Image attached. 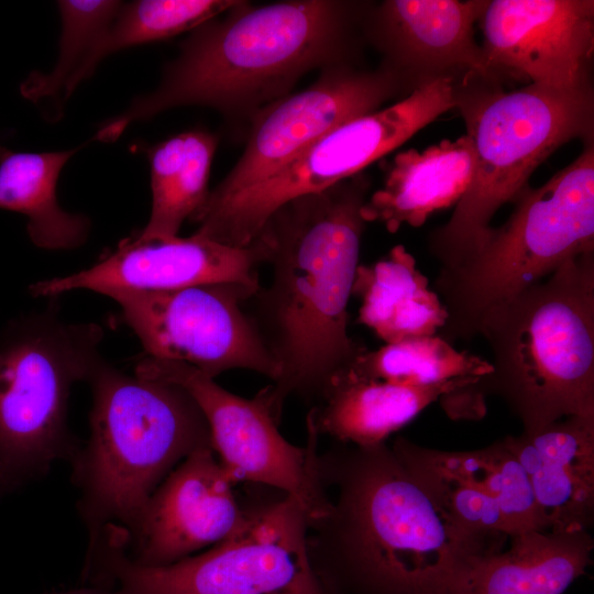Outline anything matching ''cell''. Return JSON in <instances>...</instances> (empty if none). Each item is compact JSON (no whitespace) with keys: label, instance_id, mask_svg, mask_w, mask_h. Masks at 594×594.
Masks as SVG:
<instances>
[{"label":"cell","instance_id":"cell-26","mask_svg":"<svg viewBox=\"0 0 594 594\" xmlns=\"http://www.w3.org/2000/svg\"><path fill=\"white\" fill-rule=\"evenodd\" d=\"M349 370L363 377L415 386L460 385L475 411H486L474 386L492 372L490 360L458 351L440 336L409 338L366 350Z\"/></svg>","mask_w":594,"mask_h":594},{"label":"cell","instance_id":"cell-17","mask_svg":"<svg viewBox=\"0 0 594 594\" xmlns=\"http://www.w3.org/2000/svg\"><path fill=\"white\" fill-rule=\"evenodd\" d=\"M265 260V249L257 239L235 248L196 233L187 238H142L136 233L91 267L38 280L30 292L37 297L76 289L103 295L113 289L166 290L227 282L258 287V270Z\"/></svg>","mask_w":594,"mask_h":594},{"label":"cell","instance_id":"cell-25","mask_svg":"<svg viewBox=\"0 0 594 594\" xmlns=\"http://www.w3.org/2000/svg\"><path fill=\"white\" fill-rule=\"evenodd\" d=\"M219 136L205 129L180 132L143 151L150 162L152 207L142 238H172L204 205Z\"/></svg>","mask_w":594,"mask_h":594},{"label":"cell","instance_id":"cell-19","mask_svg":"<svg viewBox=\"0 0 594 594\" xmlns=\"http://www.w3.org/2000/svg\"><path fill=\"white\" fill-rule=\"evenodd\" d=\"M435 402L458 420L466 410L468 393L460 385L415 386L367 378L348 370L311 407L306 425L336 442L374 446L386 442Z\"/></svg>","mask_w":594,"mask_h":594},{"label":"cell","instance_id":"cell-11","mask_svg":"<svg viewBox=\"0 0 594 594\" xmlns=\"http://www.w3.org/2000/svg\"><path fill=\"white\" fill-rule=\"evenodd\" d=\"M258 287L227 282L103 295L120 306L147 356L184 362L212 378L243 369L274 382L279 365L244 309Z\"/></svg>","mask_w":594,"mask_h":594},{"label":"cell","instance_id":"cell-21","mask_svg":"<svg viewBox=\"0 0 594 594\" xmlns=\"http://www.w3.org/2000/svg\"><path fill=\"white\" fill-rule=\"evenodd\" d=\"M510 547L479 558L462 594H564L592 563L588 530L527 531Z\"/></svg>","mask_w":594,"mask_h":594},{"label":"cell","instance_id":"cell-28","mask_svg":"<svg viewBox=\"0 0 594 594\" xmlns=\"http://www.w3.org/2000/svg\"><path fill=\"white\" fill-rule=\"evenodd\" d=\"M239 0H139L122 3L96 46L89 72L114 52L193 31L234 7Z\"/></svg>","mask_w":594,"mask_h":594},{"label":"cell","instance_id":"cell-29","mask_svg":"<svg viewBox=\"0 0 594 594\" xmlns=\"http://www.w3.org/2000/svg\"><path fill=\"white\" fill-rule=\"evenodd\" d=\"M52 594H119L113 587L90 583L89 586H82L79 588L70 590L67 592L52 593Z\"/></svg>","mask_w":594,"mask_h":594},{"label":"cell","instance_id":"cell-14","mask_svg":"<svg viewBox=\"0 0 594 594\" xmlns=\"http://www.w3.org/2000/svg\"><path fill=\"white\" fill-rule=\"evenodd\" d=\"M488 0H384L370 2L364 41L381 54L380 68L402 99L438 79L476 75L504 81L488 66L474 25Z\"/></svg>","mask_w":594,"mask_h":594},{"label":"cell","instance_id":"cell-5","mask_svg":"<svg viewBox=\"0 0 594 594\" xmlns=\"http://www.w3.org/2000/svg\"><path fill=\"white\" fill-rule=\"evenodd\" d=\"M492 372L474 386L501 397L536 432L594 416V251L566 260L484 322Z\"/></svg>","mask_w":594,"mask_h":594},{"label":"cell","instance_id":"cell-7","mask_svg":"<svg viewBox=\"0 0 594 594\" xmlns=\"http://www.w3.org/2000/svg\"><path fill=\"white\" fill-rule=\"evenodd\" d=\"M504 224L439 268L436 293L449 343L479 337L485 320L570 257L594 251V139L543 185H527Z\"/></svg>","mask_w":594,"mask_h":594},{"label":"cell","instance_id":"cell-2","mask_svg":"<svg viewBox=\"0 0 594 594\" xmlns=\"http://www.w3.org/2000/svg\"><path fill=\"white\" fill-rule=\"evenodd\" d=\"M370 187L362 172L296 197L276 209L255 238L272 278L244 309L279 365L278 377L262 388L278 424L287 398L314 406L367 350L349 334L348 305Z\"/></svg>","mask_w":594,"mask_h":594},{"label":"cell","instance_id":"cell-23","mask_svg":"<svg viewBox=\"0 0 594 594\" xmlns=\"http://www.w3.org/2000/svg\"><path fill=\"white\" fill-rule=\"evenodd\" d=\"M391 447L449 521L491 552L503 550L509 529L490 491L485 468L461 466L452 451L421 447L404 437Z\"/></svg>","mask_w":594,"mask_h":594},{"label":"cell","instance_id":"cell-8","mask_svg":"<svg viewBox=\"0 0 594 594\" xmlns=\"http://www.w3.org/2000/svg\"><path fill=\"white\" fill-rule=\"evenodd\" d=\"M102 337L99 324L65 322L50 310L21 316L0 332V496L75 455L68 399L101 360Z\"/></svg>","mask_w":594,"mask_h":594},{"label":"cell","instance_id":"cell-1","mask_svg":"<svg viewBox=\"0 0 594 594\" xmlns=\"http://www.w3.org/2000/svg\"><path fill=\"white\" fill-rule=\"evenodd\" d=\"M315 470L326 510L308 520L311 565L330 594H462L488 549L438 508L387 442H336Z\"/></svg>","mask_w":594,"mask_h":594},{"label":"cell","instance_id":"cell-30","mask_svg":"<svg viewBox=\"0 0 594 594\" xmlns=\"http://www.w3.org/2000/svg\"><path fill=\"white\" fill-rule=\"evenodd\" d=\"M2 146H0V151H1Z\"/></svg>","mask_w":594,"mask_h":594},{"label":"cell","instance_id":"cell-9","mask_svg":"<svg viewBox=\"0 0 594 594\" xmlns=\"http://www.w3.org/2000/svg\"><path fill=\"white\" fill-rule=\"evenodd\" d=\"M244 504L241 526L202 553L141 566L117 538L105 537L88 548L84 575L119 594H330L309 559L300 504L276 490Z\"/></svg>","mask_w":594,"mask_h":594},{"label":"cell","instance_id":"cell-13","mask_svg":"<svg viewBox=\"0 0 594 594\" xmlns=\"http://www.w3.org/2000/svg\"><path fill=\"white\" fill-rule=\"evenodd\" d=\"M400 97L382 68L339 64L320 70L307 88L263 107L249 120L245 147L205 204L223 201L257 185L322 136Z\"/></svg>","mask_w":594,"mask_h":594},{"label":"cell","instance_id":"cell-27","mask_svg":"<svg viewBox=\"0 0 594 594\" xmlns=\"http://www.w3.org/2000/svg\"><path fill=\"white\" fill-rule=\"evenodd\" d=\"M122 2L109 0H62L58 59L47 74L34 72L21 84V94L35 103L67 100L76 87L90 76L89 62Z\"/></svg>","mask_w":594,"mask_h":594},{"label":"cell","instance_id":"cell-6","mask_svg":"<svg viewBox=\"0 0 594 594\" xmlns=\"http://www.w3.org/2000/svg\"><path fill=\"white\" fill-rule=\"evenodd\" d=\"M454 101L475 156L469 189L449 221L428 240L430 254L448 266L470 252L513 202L535 169L565 143L594 139V92L528 84L505 90L476 75L454 81Z\"/></svg>","mask_w":594,"mask_h":594},{"label":"cell","instance_id":"cell-22","mask_svg":"<svg viewBox=\"0 0 594 594\" xmlns=\"http://www.w3.org/2000/svg\"><path fill=\"white\" fill-rule=\"evenodd\" d=\"M415 257L402 244L371 265L356 268L352 296L361 299L358 322L394 343L409 338L435 336L447 311Z\"/></svg>","mask_w":594,"mask_h":594},{"label":"cell","instance_id":"cell-10","mask_svg":"<svg viewBox=\"0 0 594 594\" xmlns=\"http://www.w3.org/2000/svg\"><path fill=\"white\" fill-rule=\"evenodd\" d=\"M454 108V79L442 78L346 122L265 180L223 201L202 205L189 219L197 224L194 233L224 245L248 246L282 205L362 173Z\"/></svg>","mask_w":594,"mask_h":594},{"label":"cell","instance_id":"cell-24","mask_svg":"<svg viewBox=\"0 0 594 594\" xmlns=\"http://www.w3.org/2000/svg\"><path fill=\"white\" fill-rule=\"evenodd\" d=\"M58 152L0 151V209L26 217L32 243L44 250H73L89 234L90 220L64 210L56 190L59 174L79 150Z\"/></svg>","mask_w":594,"mask_h":594},{"label":"cell","instance_id":"cell-16","mask_svg":"<svg viewBox=\"0 0 594 594\" xmlns=\"http://www.w3.org/2000/svg\"><path fill=\"white\" fill-rule=\"evenodd\" d=\"M234 485L213 448L194 451L122 532L127 557L141 566H165L224 540L245 518V504L238 499Z\"/></svg>","mask_w":594,"mask_h":594},{"label":"cell","instance_id":"cell-4","mask_svg":"<svg viewBox=\"0 0 594 594\" xmlns=\"http://www.w3.org/2000/svg\"><path fill=\"white\" fill-rule=\"evenodd\" d=\"M87 382L90 433L70 463L90 542L107 529L128 532L164 479L212 442L199 406L177 384L125 374L102 359Z\"/></svg>","mask_w":594,"mask_h":594},{"label":"cell","instance_id":"cell-15","mask_svg":"<svg viewBox=\"0 0 594 594\" xmlns=\"http://www.w3.org/2000/svg\"><path fill=\"white\" fill-rule=\"evenodd\" d=\"M481 47L501 78L560 90L591 86L592 0H488Z\"/></svg>","mask_w":594,"mask_h":594},{"label":"cell","instance_id":"cell-18","mask_svg":"<svg viewBox=\"0 0 594 594\" xmlns=\"http://www.w3.org/2000/svg\"><path fill=\"white\" fill-rule=\"evenodd\" d=\"M524 468L547 530L594 521V416H569L502 439Z\"/></svg>","mask_w":594,"mask_h":594},{"label":"cell","instance_id":"cell-12","mask_svg":"<svg viewBox=\"0 0 594 594\" xmlns=\"http://www.w3.org/2000/svg\"><path fill=\"white\" fill-rule=\"evenodd\" d=\"M135 374L187 391L207 420L218 460L235 484L249 483L288 494L300 504L308 520L324 512L327 503L315 470L320 437L306 425L305 447L287 441L263 389L253 398H244L189 364L152 356L136 364Z\"/></svg>","mask_w":594,"mask_h":594},{"label":"cell","instance_id":"cell-20","mask_svg":"<svg viewBox=\"0 0 594 594\" xmlns=\"http://www.w3.org/2000/svg\"><path fill=\"white\" fill-rule=\"evenodd\" d=\"M475 167L470 138L444 139L424 151L397 153L386 165L383 187L364 202V221L395 233L403 224L422 226L436 211L455 206L469 189Z\"/></svg>","mask_w":594,"mask_h":594},{"label":"cell","instance_id":"cell-3","mask_svg":"<svg viewBox=\"0 0 594 594\" xmlns=\"http://www.w3.org/2000/svg\"><path fill=\"white\" fill-rule=\"evenodd\" d=\"M370 2L286 0L239 2L196 28L166 65L157 88L139 96L95 136L116 141L133 122L185 106H202L230 120H250L290 94L308 73L355 64Z\"/></svg>","mask_w":594,"mask_h":594}]
</instances>
